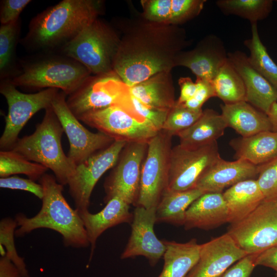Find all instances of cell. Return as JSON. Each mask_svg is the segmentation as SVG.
I'll return each mask as SVG.
<instances>
[{"label": "cell", "mask_w": 277, "mask_h": 277, "mask_svg": "<svg viewBox=\"0 0 277 277\" xmlns=\"http://www.w3.org/2000/svg\"><path fill=\"white\" fill-rule=\"evenodd\" d=\"M77 118L115 141L148 142L160 132L142 116L119 106L87 112Z\"/></svg>", "instance_id": "11"}, {"label": "cell", "mask_w": 277, "mask_h": 277, "mask_svg": "<svg viewBox=\"0 0 277 277\" xmlns=\"http://www.w3.org/2000/svg\"><path fill=\"white\" fill-rule=\"evenodd\" d=\"M236 159L259 166L277 157V132L263 131L248 137L232 139L229 143Z\"/></svg>", "instance_id": "25"}, {"label": "cell", "mask_w": 277, "mask_h": 277, "mask_svg": "<svg viewBox=\"0 0 277 277\" xmlns=\"http://www.w3.org/2000/svg\"><path fill=\"white\" fill-rule=\"evenodd\" d=\"M228 127L221 114L213 109L203 111L200 118L190 127L178 133L181 145L197 147L216 142Z\"/></svg>", "instance_id": "27"}, {"label": "cell", "mask_w": 277, "mask_h": 277, "mask_svg": "<svg viewBox=\"0 0 277 277\" xmlns=\"http://www.w3.org/2000/svg\"><path fill=\"white\" fill-rule=\"evenodd\" d=\"M17 226L16 220L7 217L0 222V246L6 248V254L18 269L22 277H30L24 260L16 251L14 243L15 228Z\"/></svg>", "instance_id": "35"}, {"label": "cell", "mask_w": 277, "mask_h": 277, "mask_svg": "<svg viewBox=\"0 0 277 277\" xmlns=\"http://www.w3.org/2000/svg\"><path fill=\"white\" fill-rule=\"evenodd\" d=\"M0 187L11 189L22 190L32 193L39 199L43 196V188L41 184L29 179L17 176L1 177Z\"/></svg>", "instance_id": "42"}, {"label": "cell", "mask_w": 277, "mask_h": 277, "mask_svg": "<svg viewBox=\"0 0 277 277\" xmlns=\"http://www.w3.org/2000/svg\"><path fill=\"white\" fill-rule=\"evenodd\" d=\"M60 91L47 88L36 93H24L18 91L9 80L1 81L0 92L8 106L4 130L0 138L1 150L12 149L29 120L39 110L51 107Z\"/></svg>", "instance_id": "8"}, {"label": "cell", "mask_w": 277, "mask_h": 277, "mask_svg": "<svg viewBox=\"0 0 277 277\" xmlns=\"http://www.w3.org/2000/svg\"><path fill=\"white\" fill-rule=\"evenodd\" d=\"M220 157L217 141L197 147L181 144L172 147L167 189L184 191L195 188L200 177Z\"/></svg>", "instance_id": "12"}, {"label": "cell", "mask_w": 277, "mask_h": 277, "mask_svg": "<svg viewBox=\"0 0 277 277\" xmlns=\"http://www.w3.org/2000/svg\"><path fill=\"white\" fill-rule=\"evenodd\" d=\"M102 1L63 0L34 16L21 39L26 50L58 52L101 14Z\"/></svg>", "instance_id": "2"}, {"label": "cell", "mask_w": 277, "mask_h": 277, "mask_svg": "<svg viewBox=\"0 0 277 277\" xmlns=\"http://www.w3.org/2000/svg\"><path fill=\"white\" fill-rule=\"evenodd\" d=\"M148 142L128 143L104 184L106 203L117 196L128 204L136 205L142 166L146 156Z\"/></svg>", "instance_id": "13"}, {"label": "cell", "mask_w": 277, "mask_h": 277, "mask_svg": "<svg viewBox=\"0 0 277 277\" xmlns=\"http://www.w3.org/2000/svg\"><path fill=\"white\" fill-rule=\"evenodd\" d=\"M255 264L270 268L277 272V245L258 254Z\"/></svg>", "instance_id": "46"}, {"label": "cell", "mask_w": 277, "mask_h": 277, "mask_svg": "<svg viewBox=\"0 0 277 277\" xmlns=\"http://www.w3.org/2000/svg\"><path fill=\"white\" fill-rule=\"evenodd\" d=\"M229 212L223 193H205L187 209L184 226L192 228L210 229L228 223Z\"/></svg>", "instance_id": "22"}, {"label": "cell", "mask_w": 277, "mask_h": 277, "mask_svg": "<svg viewBox=\"0 0 277 277\" xmlns=\"http://www.w3.org/2000/svg\"><path fill=\"white\" fill-rule=\"evenodd\" d=\"M256 179L265 200L277 202V157L258 166Z\"/></svg>", "instance_id": "37"}, {"label": "cell", "mask_w": 277, "mask_h": 277, "mask_svg": "<svg viewBox=\"0 0 277 277\" xmlns=\"http://www.w3.org/2000/svg\"><path fill=\"white\" fill-rule=\"evenodd\" d=\"M67 95L60 91L52 103L70 144L68 156L76 166L103 150L115 141L106 134L94 133L86 128L71 111L66 103Z\"/></svg>", "instance_id": "14"}, {"label": "cell", "mask_w": 277, "mask_h": 277, "mask_svg": "<svg viewBox=\"0 0 277 277\" xmlns=\"http://www.w3.org/2000/svg\"><path fill=\"white\" fill-rule=\"evenodd\" d=\"M143 17L150 22L170 24L172 0H149L142 2Z\"/></svg>", "instance_id": "39"}, {"label": "cell", "mask_w": 277, "mask_h": 277, "mask_svg": "<svg viewBox=\"0 0 277 277\" xmlns=\"http://www.w3.org/2000/svg\"><path fill=\"white\" fill-rule=\"evenodd\" d=\"M156 222V208L136 206L133 214L131 232L121 258L125 259L143 256L151 266L163 257L166 245L156 236L154 226Z\"/></svg>", "instance_id": "16"}, {"label": "cell", "mask_w": 277, "mask_h": 277, "mask_svg": "<svg viewBox=\"0 0 277 277\" xmlns=\"http://www.w3.org/2000/svg\"><path fill=\"white\" fill-rule=\"evenodd\" d=\"M21 22L19 19L0 27L1 81L10 80L16 75L15 49L18 41Z\"/></svg>", "instance_id": "32"}, {"label": "cell", "mask_w": 277, "mask_h": 277, "mask_svg": "<svg viewBox=\"0 0 277 277\" xmlns=\"http://www.w3.org/2000/svg\"><path fill=\"white\" fill-rule=\"evenodd\" d=\"M172 136L161 130L148 142L136 206L156 208L167 189Z\"/></svg>", "instance_id": "9"}, {"label": "cell", "mask_w": 277, "mask_h": 277, "mask_svg": "<svg viewBox=\"0 0 277 277\" xmlns=\"http://www.w3.org/2000/svg\"><path fill=\"white\" fill-rule=\"evenodd\" d=\"M211 82L216 97L224 104L246 101V89L243 80L228 60Z\"/></svg>", "instance_id": "30"}, {"label": "cell", "mask_w": 277, "mask_h": 277, "mask_svg": "<svg viewBox=\"0 0 277 277\" xmlns=\"http://www.w3.org/2000/svg\"><path fill=\"white\" fill-rule=\"evenodd\" d=\"M275 277H277V272H276V273L275 274Z\"/></svg>", "instance_id": "49"}, {"label": "cell", "mask_w": 277, "mask_h": 277, "mask_svg": "<svg viewBox=\"0 0 277 277\" xmlns=\"http://www.w3.org/2000/svg\"><path fill=\"white\" fill-rule=\"evenodd\" d=\"M204 193L197 188L184 191L166 189L156 208V222L184 225L187 209Z\"/></svg>", "instance_id": "29"}, {"label": "cell", "mask_w": 277, "mask_h": 277, "mask_svg": "<svg viewBox=\"0 0 277 277\" xmlns=\"http://www.w3.org/2000/svg\"><path fill=\"white\" fill-rule=\"evenodd\" d=\"M227 233L248 254H258L277 245V202L264 200Z\"/></svg>", "instance_id": "10"}, {"label": "cell", "mask_w": 277, "mask_h": 277, "mask_svg": "<svg viewBox=\"0 0 277 277\" xmlns=\"http://www.w3.org/2000/svg\"><path fill=\"white\" fill-rule=\"evenodd\" d=\"M129 89L132 96L152 108L169 110L176 103L171 71L157 73Z\"/></svg>", "instance_id": "24"}, {"label": "cell", "mask_w": 277, "mask_h": 277, "mask_svg": "<svg viewBox=\"0 0 277 277\" xmlns=\"http://www.w3.org/2000/svg\"><path fill=\"white\" fill-rule=\"evenodd\" d=\"M132 100L137 113L156 130L161 131L170 110L159 109L147 106L132 96Z\"/></svg>", "instance_id": "40"}, {"label": "cell", "mask_w": 277, "mask_h": 277, "mask_svg": "<svg viewBox=\"0 0 277 277\" xmlns=\"http://www.w3.org/2000/svg\"><path fill=\"white\" fill-rule=\"evenodd\" d=\"M120 38L107 24L96 18L58 52L71 57L94 75L114 72L113 62Z\"/></svg>", "instance_id": "6"}, {"label": "cell", "mask_w": 277, "mask_h": 277, "mask_svg": "<svg viewBox=\"0 0 277 277\" xmlns=\"http://www.w3.org/2000/svg\"><path fill=\"white\" fill-rule=\"evenodd\" d=\"M221 114L228 127H231L242 137L272 131L267 115L246 101L221 105Z\"/></svg>", "instance_id": "23"}, {"label": "cell", "mask_w": 277, "mask_h": 277, "mask_svg": "<svg viewBox=\"0 0 277 277\" xmlns=\"http://www.w3.org/2000/svg\"><path fill=\"white\" fill-rule=\"evenodd\" d=\"M196 90L194 96L184 105L187 108L194 111L202 110L203 104L210 98L216 97L215 90L211 81L196 79Z\"/></svg>", "instance_id": "41"}, {"label": "cell", "mask_w": 277, "mask_h": 277, "mask_svg": "<svg viewBox=\"0 0 277 277\" xmlns=\"http://www.w3.org/2000/svg\"><path fill=\"white\" fill-rule=\"evenodd\" d=\"M228 61L238 72L246 89V102L268 114L277 102V90L251 65L246 54L239 50L228 53Z\"/></svg>", "instance_id": "19"}, {"label": "cell", "mask_w": 277, "mask_h": 277, "mask_svg": "<svg viewBox=\"0 0 277 277\" xmlns=\"http://www.w3.org/2000/svg\"><path fill=\"white\" fill-rule=\"evenodd\" d=\"M0 277H22L17 267L6 255L0 258Z\"/></svg>", "instance_id": "47"}, {"label": "cell", "mask_w": 277, "mask_h": 277, "mask_svg": "<svg viewBox=\"0 0 277 277\" xmlns=\"http://www.w3.org/2000/svg\"><path fill=\"white\" fill-rule=\"evenodd\" d=\"M258 254H248L231 266L221 277H250Z\"/></svg>", "instance_id": "44"}, {"label": "cell", "mask_w": 277, "mask_h": 277, "mask_svg": "<svg viewBox=\"0 0 277 277\" xmlns=\"http://www.w3.org/2000/svg\"><path fill=\"white\" fill-rule=\"evenodd\" d=\"M190 44L178 25L142 21L130 26L120 39L113 71L129 88L162 72L171 71Z\"/></svg>", "instance_id": "1"}, {"label": "cell", "mask_w": 277, "mask_h": 277, "mask_svg": "<svg viewBox=\"0 0 277 277\" xmlns=\"http://www.w3.org/2000/svg\"><path fill=\"white\" fill-rule=\"evenodd\" d=\"M178 82L180 87V95L176 103L184 104L194 96L196 85L189 77H182L179 78Z\"/></svg>", "instance_id": "45"}, {"label": "cell", "mask_w": 277, "mask_h": 277, "mask_svg": "<svg viewBox=\"0 0 277 277\" xmlns=\"http://www.w3.org/2000/svg\"><path fill=\"white\" fill-rule=\"evenodd\" d=\"M251 37L244 41L249 61L254 68L277 90V65L268 54L259 34L257 23L251 24Z\"/></svg>", "instance_id": "31"}, {"label": "cell", "mask_w": 277, "mask_h": 277, "mask_svg": "<svg viewBox=\"0 0 277 277\" xmlns=\"http://www.w3.org/2000/svg\"><path fill=\"white\" fill-rule=\"evenodd\" d=\"M66 103L77 117L86 112L112 106L123 107L140 115L134 109L129 87L114 73L91 75L72 93Z\"/></svg>", "instance_id": "7"}, {"label": "cell", "mask_w": 277, "mask_h": 277, "mask_svg": "<svg viewBox=\"0 0 277 277\" xmlns=\"http://www.w3.org/2000/svg\"><path fill=\"white\" fill-rule=\"evenodd\" d=\"M258 173V166L247 161H227L220 157L200 177L195 188L204 193H222L240 182L254 179Z\"/></svg>", "instance_id": "20"}, {"label": "cell", "mask_w": 277, "mask_h": 277, "mask_svg": "<svg viewBox=\"0 0 277 277\" xmlns=\"http://www.w3.org/2000/svg\"><path fill=\"white\" fill-rule=\"evenodd\" d=\"M228 53L222 40L210 34L202 38L192 50L182 51L175 65L189 68L197 78L212 81L228 61Z\"/></svg>", "instance_id": "18"}, {"label": "cell", "mask_w": 277, "mask_h": 277, "mask_svg": "<svg viewBox=\"0 0 277 277\" xmlns=\"http://www.w3.org/2000/svg\"><path fill=\"white\" fill-rule=\"evenodd\" d=\"M215 4L225 15H234L251 24L267 18L271 12L272 0H217Z\"/></svg>", "instance_id": "33"}, {"label": "cell", "mask_w": 277, "mask_h": 277, "mask_svg": "<svg viewBox=\"0 0 277 277\" xmlns=\"http://www.w3.org/2000/svg\"><path fill=\"white\" fill-rule=\"evenodd\" d=\"M30 0H3L0 5L1 25H7L17 21L24 8Z\"/></svg>", "instance_id": "43"}, {"label": "cell", "mask_w": 277, "mask_h": 277, "mask_svg": "<svg viewBox=\"0 0 277 277\" xmlns=\"http://www.w3.org/2000/svg\"><path fill=\"white\" fill-rule=\"evenodd\" d=\"M130 205L115 196L106 203L105 207L96 213L89 210L78 211L86 229L91 246V259L98 237L107 229L124 223H131L133 214L129 211Z\"/></svg>", "instance_id": "21"}, {"label": "cell", "mask_w": 277, "mask_h": 277, "mask_svg": "<svg viewBox=\"0 0 277 277\" xmlns=\"http://www.w3.org/2000/svg\"><path fill=\"white\" fill-rule=\"evenodd\" d=\"M48 169L33 163L12 150L0 151V176L5 177L16 174H24L29 179L39 180Z\"/></svg>", "instance_id": "34"}, {"label": "cell", "mask_w": 277, "mask_h": 277, "mask_svg": "<svg viewBox=\"0 0 277 277\" xmlns=\"http://www.w3.org/2000/svg\"><path fill=\"white\" fill-rule=\"evenodd\" d=\"M164 267L158 277H186L196 264L200 244L195 239L186 243L163 240Z\"/></svg>", "instance_id": "28"}, {"label": "cell", "mask_w": 277, "mask_h": 277, "mask_svg": "<svg viewBox=\"0 0 277 277\" xmlns=\"http://www.w3.org/2000/svg\"><path fill=\"white\" fill-rule=\"evenodd\" d=\"M205 0H172L169 24L179 25L193 18L203 9Z\"/></svg>", "instance_id": "38"}, {"label": "cell", "mask_w": 277, "mask_h": 277, "mask_svg": "<svg viewBox=\"0 0 277 277\" xmlns=\"http://www.w3.org/2000/svg\"><path fill=\"white\" fill-rule=\"evenodd\" d=\"M38 181L43 188L41 208L33 217H28L23 213L15 215L19 228L15 235L22 237L34 230L47 228L61 234L66 247L79 248L90 245L78 211L70 206L63 194V185L54 175L47 173Z\"/></svg>", "instance_id": "3"}, {"label": "cell", "mask_w": 277, "mask_h": 277, "mask_svg": "<svg viewBox=\"0 0 277 277\" xmlns=\"http://www.w3.org/2000/svg\"><path fill=\"white\" fill-rule=\"evenodd\" d=\"M64 130L52 107L45 110L42 122L30 135L19 138L11 150L51 170L57 181L67 185L76 166L66 155L61 139Z\"/></svg>", "instance_id": "5"}, {"label": "cell", "mask_w": 277, "mask_h": 277, "mask_svg": "<svg viewBox=\"0 0 277 277\" xmlns=\"http://www.w3.org/2000/svg\"><path fill=\"white\" fill-rule=\"evenodd\" d=\"M229 212L228 223L235 224L253 211L264 200L256 179L240 182L223 193Z\"/></svg>", "instance_id": "26"}, {"label": "cell", "mask_w": 277, "mask_h": 277, "mask_svg": "<svg viewBox=\"0 0 277 277\" xmlns=\"http://www.w3.org/2000/svg\"><path fill=\"white\" fill-rule=\"evenodd\" d=\"M128 143L114 141L106 149L89 157L76 166L67 185L77 211L89 210L90 199L94 187L101 176L116 164Z\"/></svg>", "instance_id": "15"}, {"label": "cell", "mask_w": 277, "mask_h": 277, "mask_svg": "<svg viewBox=\"0 0 277 277\" xmlns=\"http://www.w3.org/2000/svg\"><path fill=\"white\" fill-rule=\"evenodd\" d=\"M203 111L192 110L183 104L175 103L170 109L162 130L176 135L192 126L201 116Z\"/></svg>", "instance_id": "36"}, {"label": "cell", "mask_w": 277, "mask_h": 277, "mask_svg": "<svg viewBox=\"0 0 277 277\" xmlns=\"http://www.w3.org/2000/svg\"><path fill=\"white\" fill-rule=\"evenodd\" d=\"M247 255L227 232L200 244L199 260L186 277H221Z\"/></svg>", "instance_id": "17"}, {"label": "cell", "mask_w": 277, "mask_h": 277, "mask_svg": "<svg viewBox=\"0 0 277 277\" xmlns=\"http://www.w3.org/2000/svg\"><path fill=\"white\" fill-rule=\"evenodd\" d=\"M272 126V131L277 132V102H274L267 114Z\"/></svg>", "instance_id": "48"}, {"label": "cell", "mask_w": 277, "mask_h": 277, "mask_svg": "<svg viewBox=\"0 0 277 277\" xmlns=\"http://www.w3.org/2000/svg\"><path fill=\"white\" fill-rule=\"evenodd\" d=\"M20 65L18 73L9 80L16 87L55 88L67 96L91 75L78 61L57 52L37 53Z\"/></svg>", "instance_id": "4"}]
</instances>
